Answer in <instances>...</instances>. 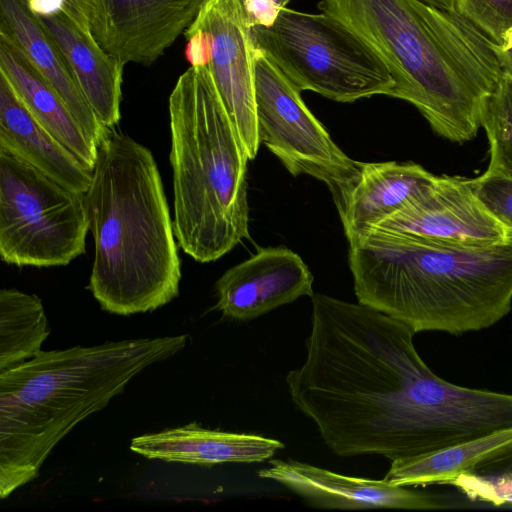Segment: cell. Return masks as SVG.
I'll use <instances>...</instances> for the list:
<instances>
[{"instance_id": "29", "label": "cell", "mask_w": 512, "mask_h": 512, "mask_svg": "<svg viewBox=\"0 0 512 512\" xmlns=\"http://www.w3.org/2000/svg\"><path fill=\"white\" fill-rule=\"evenodd\" d=\"M430 5H433L437 8L448 10V11H456L455 10V0H422Z\"/></svg>"}, {"instance_id": "15", "label": "cell", "mask_w": 512, "mask_h": 512, "mask_svg": "<svg viewBox=\"0 0 512 512\" xmlns=\"http://www.w3.org/2000/svg\"><path fill=\"white\" fill-rule=\"evenodd\" d=\"M61 50L77 84L100 122L114 128L121 119L124 63L105 51L91 31L62 7L37 13Z\"/></svg>"}, {"instance_id": "21", "label": "cell", "mask_w": 512, "mask_h": 512, "mask_svg": "<svg viewBox=\"0 0 512 512\" xmlns=\"http://www.w3.org/2000/svg\"><path fill=\"white\" fill-rule=\"evenodd\" d=\"M49 333L39 297L14 288L0 290V372L38 355Z\"/></svg>"}, {"instance_id": "6", "label": "cell", "mask_w": 512, "mask_h": 512, "mask_svg": "<svg viewBox=\"0 0 512 512\" xmlns=\"http://www.w3.org/2000/svg\"><path fill=\"white\" fill-rule=\"evenodd\" d=\"M173 228L200 263L249 238L247 153L206 66H190L169 97Z\"/></svg>"}, {"instance_id": "8", "label": "cell", "mask_w": 512, "mask_h": 512, "mask_svg": "<svg viewBox=\"0 0 512 512\" xmlns=\"http://www.w3.org/2000/svg\"><path fill=\"white\" fill-rule=\"evenodd\" d=\"M83 193L0 150V256L17 266H63L85 252Z\"/></svg>"}, {"instance_id": "10", "label": "cell", "mask_w": 512, "mask_h": 512, "mask_svg": "<svg viewBox=\"0 0 512 512\" xmlns=\"http://www.w3.org/2000/svg\"><path fill=\"white\" fill-rule=\"evenodd\" d=\"M201 34L206 64L249 160L260 141L255 103V54L241 0H205L188 27Z\"/></svg>"}, {"instance_id": "13", "label": "cell", "mask_w": 512, "mask_h": 512, "mask_svg": "<svg viewBox=\"0 0 512 512\" xmlns=\"http://www.w3.org/2000/svg\"><path fill=\"white\" fill-rule=\"evenodd\" d=\"M258 475L273 480L297 494L310 505L324 509L440 510L451 508L440 495L382 480L338 474L311 464L288 459H271Z\"/></svg>"}, {"instance_id": "24", "label": "cell", "mask_w": 512, "mask_h": 512, "mask_svg": "<svg viewBox=\"0 0 512 512\" xmlns=\"http://www.w3.org/2000/svg\"><path fill=\"white\" fill-rule=\"evenodd\" d=\"M466 182L483 208L512 232V179L486 170L476 178L466 179Z\"/></svg>"}, {"instance_id": "14", "label": "cell", "mask_w": 512, "mask_h": 512, "mask_svg": "<svg viewBox=\"0 0 512 512\" xmlns=\"http://www.w3.org/2000/svg\"><path fill=\"white\" fill-rule=\"evenodd\" d=\"M313 275L286 247L261 248L228 269L216 282V308L226 317L248 321L302 296L314 295Z\"/></svg>"}, {"instance_id": "23", "label": "cell", "mask_w": 512, "mask_h": 512, "mask_svg": "<svg viewBox=\"0 0 512 512\" xmlns=\"http://www.w3.org/2000/svg\"><path fill=\"white\" fill-rule=\"evenodd\" d=\"M490 146L487 170L512 179V79L502 74L480 118Z\"/></svg>"}, {"instance_id": "20", "label": "cell", "mask_w": 512, "mask_h": 512, "mask_svg": "<svg viewBox=\"0 0 512 512\" xmlns=\"http://www.w3.org/2000/svg\"><path fill=\"white\" fill-rule=\"evenodd\" d=\"M0 73L33 117L92 172L97 160V144L54 88L20 49L3 36H0Z\"/></svg>"}, {"instance_id": "28", "label": "cell", "mask_w": 512, "mask_h": 512, "mask_svg": "<svg viewBox=\"0 0 512 512\" xmlns=\"http://www.w3.org/2000/svg\"><path fill=\"white\" fill-rule=\"evenodd\" d=\"M493 50L502 74L512 79V28L502 35L499 43H494Z\"/></svg>"}, {"instance_id": "19", "label": "cell", "mask_w": 512, "mask_h": 512, "mask_svg": "<svg viewBox=\"0 0 512 512\" xmlns=\"http://www.w3.org/2000/svg\"><path fill=\"white\" fill-rule=\"evenodd\" d=\"M437 176L415 163H363L338 211L347 240L376 227L433 185Z\"/></svg>"}, {"instance_id": "22", "label": "cell", "mask_w": 512, "mask_h": 512, "mask_svg": "<svg viewBox=\"0 0 512 512\" xmlns=\"http://www.w3.org/2000/svg\"><path fill=\"white\" fill-rule=\"evenodd\" d=\"M448 485L471 501L512 506V427L499 430L492 444Z\"/></svg>"}, {"instance_id": "5", "label": "cell", "mask_w": 512, "mask_h": 512, "mask_svg": "<svg viewBox=\"0 0 512 512\" xmlns=\"http://www.w3.org/2000/svg\"><path fill=\"white\" fill-rule=\"evenodd\" d=\"M187 338L41 351L0 372V498L33 481L78 423L105 408L145 368L181 351Z\"/></svg>"}, {"instance_id": "16", "label": "cell", "mask_w": 512, "mask_h": 512, "mask_svg": "<svg viewBox=\"0 0 512 512\" xmlns=\"http://www.w3.org/2000/svg\"><path fill=\"white\" fill-rule=\"evenodd\" d=\"M0 36L20 49L99 146L109 128L96 116L29 0H0Z\"/></svg>"}, {"instance_id": "17", "label": "cell", "mask_w": 512, "mask_h": 512, "mask_svg": "<svg viewBox=\"0 0 512 512\" xmlns=\"http://www.w3.org/2000/svg\"><path fill=\"white\" fill-rule=\"evenodd\" d=\"M284 447L262 435L212 430L196 422L138 436L130 444L133 452L148 459L202 466L263 462Z\"/></svg>"}, {"instance_id": "12", "label": "cell", "mask_w": 512, "mask_h": 512, "mask_svg": "<svg viewBox=\"0 0 512 512\" xmlns=\"http://www.w3.org/2000/svg\"><path fill=\"white\" fill-rule=\"evenodd\" d=\"M376 227L462 247L490 246L510 233L478 202L466 179L448 176H437L431 187Z\"/></svg>"}, {"instance_id": "1", "label": "cell", "mask_w": 512, "mask_h": 512, "mask_svg": "<svg viewBox=\"0 0 512 512\" xmlns=\"http://www.w3.org/2000/svg\"><path fill=\"white\" fill-rule=\"evenodd\" d=\"M311 299L306 357L285 381L336 455L392 462L512 427V393L440 378L405 323L359 302L321 293Z\"/></svg>"}, {"instance_id": "18", "label": "cell", "mask_w": 512, "mask_h": 512, "mask_svg": "<svg viewBox=\"0 0 512 512\" xmlns=\"http://www.w3.org/2000/svg\"><path fill=\"white\" fill-rule=\"evenodd\" d=\"M0 150L73 191L84 194L90 186L92 172L33 117L2 73Z\"/></svg>"}, {"instance_id": "26", "label": "cell", "mask_w": 512, "mask_h": 512, "mask_svg": "<svg viewBox=\"0 0 512 512\" xmlns=\"http://www.w3.org/2000/svg\"><path fill=\"white\" fill-rule=\"evenodd\" d=\"M291 0H241L249 27L270 26Z\"/></svg>"}, {"instance_id": "11", "label": "cell", "mask_w": 512, "mask_h": 512, "mask_svg": "<svg viewBox=\"0 0 512 512\" xmlns=\"http://www.w3.org/2000/svg\"><path fill=\"white\" fill-rule=\"evenodd\" d=\"M91 33L124 64L151 65L197 17L205 0H96Z\"/></svg>"}, {"instance_id": "2", "label": "cell", "mask_w": 512, "mask_h": 512, "mask_svg": "<svg viewBox=\"0 0 512 512\" xmlns=\"http://www.w3.org/2000/svg\"><path fill=\"white\" fill-rule=\"evenodd\" d=\"M389 70L390 97L411 103L438 135L458 143L481 127L502 71L494 42L457 11L422 0H321Z\"/></svg>"}, {"instance_id": "27", "label": "cell", "mask_w": 512, "mask_h": 512, "mask_svg": "<svg viewBox=\"0 0 512 512\" xmlns=\"http://www.w3.org/2000/svg\"><path fill=\"white\" fill-rule=\"evenodd\" d=\"M62 2L64 11L83 28L91 31V25L96 14L97 1L62 0Z\"/></svg>"}, {"instance_id": "3", "label": "cell", "mask_w": 512, "mask_h": 512, "mask_svg": "<svg viewBox=\"0 0 512 512\" xmlns=\"http://www.w3.org/2000/svg\"><path fill=\"white\" fill-rule=\"evenodd\" d=\"M349 242L359 303L424 331L461 335L489 328L512 307V232L462 247L372 228Z\"/></svg>"}, {"instance_id": "25", "label": "cell", "mask_w": 512, "mask_h": 512, "mask_svg": "<svg viewBox=\"0 0 512 512\" xmlns=\"http://www.w3.org/2000/svg\"><path fill=\"white\" fill-rule=\"evenodd\" d=\"M455 10L494 43L512 28V0H455Z\"/></svg>"}, {"instance_id": "9", "label": "cell", "mask_w": 512, "mask_h": 512, "mask_svg": "<svg viewBox=\"0 0 512 512\" xmlns=\"http://www.w3.org/2000/svg\"><path fill=\"white\" fill-rule=\"evenodd\" d=\"M258 136L293 176L324 182L340 211L363 162L347 156L311 113L299 91L267 58L255 54Z\"/></svg>"}, {"instance_id": "7", "label": "cell", "mask_w": 512, "mask_h": 512, "mask_svg": "<svg viewBox=\"0 0 512 512\" xmlns=\"http://www.w3.org/2000/svg\"><path fill=\"white\" fill-rule=\"evenodd\" d=\"M256 51L299 91L336 102L389 96L394 80L377 54L337 18L283 8L270 26L250 27Z\"/></svg>"}, {"instance_id": "4", "label": "cell", "mask_w": 512, "mask_h": 512, "mask_svg": "<svg viewBox=\"0 0 512 512\" xmlns=\"http://www.w3.org/2000/svg\"><path fill=\"white\" fill-rule=\"evenodd\" d=\"M84 198L94 240L87 288L101 309L127 316L177 297L178 243L152 152L109 128Z\"/></svg>"}]
</instances>
